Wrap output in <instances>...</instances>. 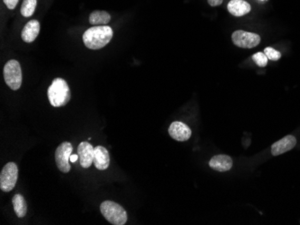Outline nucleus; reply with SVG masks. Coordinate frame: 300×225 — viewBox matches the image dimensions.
<instances>
[{
  "label": "nucleus",
  "instance_id": "obj_1",
  "mask_svg": "<svg viewBox=\"0 0 300 225\" xmlns=\"http://www.w3.org/2000/svg\"><path fill=\"white\" fill-rule=\"evenodd\" d=\"M113 37V31L108 25H97L88 29L83 34L85 46L90 50H100L106 46Z\"/></svg>",
  "mask_w": 300,
  "mask_h": 225
},
{
  "label": "nucleus",
  "instance_id": "obj_2",
  "mask_svg": "<svg viewBox=\"0 0 300 225\" xmlns=\"http://www.w3.org/2000/svg\"><path fill=\"white\" fill-rule=\"evenodd\" d=\"M48 98L51 106L60 108L67 105L71 99L70 86L63 78H55L48 88Z\"/></svg>",
  "mask_w": 300,
  "mask_h": 225
},
{
  "label": "nucleus",
  "instance_id": "obj_3",
  "mask_svg": "<svg viewBox=\"0 0 300 225\" xmlns=\"http://www.w3.org/2000/svg\"><path fill=\"white\" fill-rule=\"evenodd\" d=\"M102 216L113 225H123L128 221L127 212L119 204L113 201H104L100 206Z\"/></svg>",
  "mask_w": 300,
  "mask_h": 225
},
{
  "label": "nucleus",
  "instance_id": "obj_4",
  "mask_svg": "<svg viewBox=\"0 0 300 225\" xmlns=\"http://www.w3.org/2000/svg\"><path fill=\"white\" fill-rule=\"evenodd\" d=\"M5 82L10 89L16 91L22 85V69L17 60H11L5 63L3 70Z\"/></svg>",
  "mask_w": 300,
  "mask_h": 225
},
{
  "label": "nucleus",
  "instance_id": "obj_5",
  "mask_svg": "<svg viewBox=\"0 0 300 225\" xmlns=\"http://www.w3.org/2000/svg\"><path fill=\"white\" fill-rule=\"evenodd\" d=\"M18 179V167L14 162L6 163L0 173V189L4 192L14 189Z\"/></svg>",
  "mask_w": 300,
  "mask_h": 225
},
{
  "label": "nucleus",
  "instance_id": "obj_6",
  "mask_svg": "<svg viewBox=\"0 0 300 225\" xmlns=\"http://www.w3.org/2000/svg\"><path fill=\"white\" fill-rule=\"evenodd\" d=\"M72 152H73V147L70 142L61 143L59 147L56 149V165L63 173H69L71 170L70 160Z\"/></svg>",
  "mask_w": 300,
  "mask_h": 225
},
{
  "label": "nucleus",
  "instance_id": "obj_7",
  "mask_svg": "<svg viewBox=\"0 0 300 225\" xmlns=\"http://www.w3.org/2000/svg\"><path fill=\"white\" fill-rule=\"evenodd\" d=\"M232 42L236 46L242 49H253L260 44L261 37L254 32L238 30L233 32Z\"/></svg>",
  "mask_w": 300,
  "mask_h": 225
},
{
  "label": "nucleus",
  "instance_id": "obj_8",
  "mask_svg": "<svg viewBox=\"0 0 300 225\" xmlns=\"http://www.w3.org/2000/svg\"><path fill=\"white\" fill-rule=\"evenodd\" d=\"M168 133L173 139L179 142H185L192 137L191 129L187 125L180 121H175L171 123L168 129Z\"/></svg>",
  "mask_w": 300,
  "mask_h": 225
},
{
  "label": "nucleus",
  "instance_id": "obj_9",
  "mask_svg": "<svg viewBox=\"0 0 300 225\" xmlns=\"http://www.w3.org/2000/svg\"><path fill=\"white\" fill-rule=\"evenodd\" d=\"M297 145V139L294 136H286L280 139L277 142L274 143L272 146V154L273 156H279L285 152L292 150Z\"/></svg>",
  "mask_w": 300,
  "mask_h": 225
},
{
  "label": "nucleus",
  "instance_id": "obj_10",
  "mask_svg": "<svg viewBox=\"0 0 300 225\" xmlns=\"http://www.w3.org/2000/svg\"><path fill=\"white\" fill-rule=\"evenodd\" d=\"M94 152L95 148L91 144L88 142H82L78 147V154H79L80 165L85 169H88L94 163Z\"/></svg>",
  "mask_w": 300,
  "mask_h": 225
},
{
  "label": "nucleus",
  "instance_id": "obj_11",
  "mask_svg": "<svg viewBox=\"0 0 300 225\" xmlns=\"http://www.w3.org/2000/svg\"><path fill=\"white\" fill-rule=\"evenodd\" d=\"M94 164L99 170H105L110 165V154L105 147L97 146L94 152Z\"/></svg>",
  "mask_w": 300,
  "mask_h": 225
},
{
  "label": "nucleus",
  "instance_id": "obj_12",
  "mask_svg": "<svg viewBox=\"0 0 300 225\" xmlns=\"http://www.w3.org/2000/svg\"><path fill=\"white\" fill-rule=\"evenodd\" d=\"M209 167L219 172L228 171L233 166V160L230 156L226 154H218L213 156L208 162Z\"/></svg>",
  "mask_w": 300,
  "mask_h": 225
},
{
  "label": "nucleus",
  "instance_id": "obj_13",
  "mask_svg": "<svg viewBox=\"0 0 300 225\" xmlns=\"http://www.w3.org/2000/svg\"><path fill=\"white\" fill-rule=\"evenodd\" d=\"M40 23L37 20H31L29 21L23 27L21 37L23 41L26 43H31L36 40L39 32H40Z\"/></svg>",
  "mask_w": 300,
  "mask_h": 225
},
{
  "label": "nucleus",
  "instance_id": "obj_14",
  "mask_svg": "<svg viewBox=\"0 0 300 225\" xmlns=\"http://www.w3.org/2000/svg\"><path fill=\"white\" fill-rule=\"evenodd\" d=\"M251 5L244 0H231L227 4V10L234 16H243L251 12Z\"/></svg>",
  "mask_w": 300,
  "mask_h": 225
},
{
  "label": "nucleus",
  "instance_id": "obj_15",
  "mask_svg": "<svg viewBox=\"0 0 300 225\" xmlns=\"http://www.w3.org/2000/svg\"><path fill=\"white\" fill-rule=\"evenodd\" d=\"M111 14L106 11L96 10L89 15V23L94 26L107 25L111 21Z\"/></svg>",
  "mask_w": 300,
  "mask_h": 225
},
{
  "label": "nucleus",
  "instance_id": "obj_16",
  "mask_svg": "<svg viewBox=\"0 0 300 225\" xmlns=\"http://www.w3.org/2000/svg\"><path fill=\"white\" fill-rule=\"evenodd\" d=\"M14 213L19 218H23L27 214V204L22 195L16 194L12 199Z\"/></svg>",
  "mask_w": 300,
  "mask_h": 225
},
{
  "label": "nucleus",
  "instance_id": "obj_17",
  "mask_svg": "<svg viewBox=\"0 0 300 225\" xmlns=\"http://www.w3.org/2000/svg\"><path fill=\"white\" fill-rule=\"evenodd\" d=\"M37 5V0H23L21 6V14L24 17H30L34 14Z\"/></svg>",
  "mask_w": 300,
  "mask_h": 225
},
{
  "label": "nucleus",
  "instance_id": "obj_18",
  "mask_svg": "<svg viewBox=\"0 0 300 225\" xmlns=\"http://www.w3.org/2000/svg\"><path fill=\"white\" fill-rule=\"evenodd\" d=\"M252 60H254V63L261 67V68H264L266 67L268 64V58L266 57V55L263 53V52H257L255 53L252 57Z\"/></svg>",
  "mask_w": 300,
  "mask_h": 225
},
{
  "label": "nucleus",
  "instance_id": "obj_19",
  "mask_svg": "<svg viewBox=\"0 0 300 225\" xmlns=\"http://www.w3.org/2000/svg\"><path fill=\"white\" fill-rule=\"evenodd\" d=\"M263 53L268 58V60H273V61H278L282 58V54L280 51H276L272 47H267L264 49Z\"/></svg>",
  "mask_w": 300,
  "mask_h": 225
},
{
  "label": "nucleus",
  "instance_id": "obj_20",
  "mask_svg": "<svg viewBox=\"0 0 300 225\" xmlns=\"http://www.w3.org/2000/svg\"><path fill=\"white\" fill-rule=\"evenodd\" d=\"M19 0H3L5 6L10 10H13L16 7Z\"/></svg>",
  "mask_w": 300,
  "mask_h": 225
},
{
  "label": "nucleus",
  "instance_id": "obj_21",
  "mask_svg": "<svg viewBox=\"0 0 300 225\" xmlns=\"http://www.w3.org/2000/svg\"><path fill=\"white\" fill-rule=\"evenodd\" d=\"M208 3L211 6H217V5H221L223 0H208Z\"/></svg>",
  "mask_w": 300,
  "mask_h": 225
},
{
  "label": "nucleus",
  "instance_id": "obj_22",
  "mask_svg": "<svg viewBox=\"0 0 300 225\" xmlns=\"http://www.w3.org/2000/svg\"><path fill=\"white\" fill-rule=\"evenodd\" d=\"M78 159H79V154H72V155L70 156V161H71V162H75V161H77Z\"/></svg>",
  "mask_w": 300,
  "mask_h": 225
},
{
  "label": "nucleus",
  "instance_id": "obj_23",
  "mask_svg": "<svg viewBox=\"0 0 300 225\" xmlns=\"http://www.w3.org/2000/svg\"><path fill=\"white\" fill-rule=\"evenodd\" d=\"M261 1H266V0H261Z\"/></svg>",
  "mask_w": 300,
  "mask_h": 225
}]
</instances>
